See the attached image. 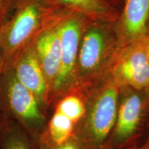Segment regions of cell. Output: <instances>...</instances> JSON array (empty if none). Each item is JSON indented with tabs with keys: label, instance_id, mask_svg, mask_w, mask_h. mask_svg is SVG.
Listing matches in <instances>:
<instances>
[{
	"label": "cell",
	"instance_id": "cell-19",
	"mask_svg": "<svg viewBox=\"0 0 149 149\" xmlns=\"http://www.w3.org/2000/svg\"><path fill=\"white\" fill-rule=\"evenodd\" d=\"M144 42H145V45H146L147 54H148V59H149V34L147 35L146 36L144 37Z\"/></svg>",
	"mask_w": 149,
	"mask_h": 149
},
{
	"label": "cell",
	"instance_id": "cell-17",
	"mask_svg": "<svg viewBox=\"0 0 149 149\" xmlns=\"http://www.w3.org/2000/svg\"><path fill=\"white\" fill-rule=\"evenodd\" d=\"M53 149H84L82 146L79 144L76 139L72 136L69 140L60 146L56 147Z\"/></svg>",
	"mask_w": 149,
	"mask_h": 149
},
{
	"label": "cell",
	"instance_id": "cell-2",
	"mask_svg": "<svg viewBox=\"0 0 149 149\" xmlns=\"http://www.w3.org/2000/svg\"><path fill=\"white\" fill-rule=\"evenodd\" d=\"M84 94L85 113L73 137L84 149H107L116 120L120 87L107 75Z\"/></svg>",
	"mask_w": 149,
	"mask_h": 149
},
{
	"label": "cell",
	"instance_id": "cell-3",
	"mask_svg": "<svg viewBox=\"0 0 149 149\" xmlns=\"http://www.w3.org/2000/svg\"><path fill=\"white\" fill-rule=\"evenodd\" d=\"M69 11L55 0H24L1 26L5 51V69L41 33ZM4 69V70H5Z\"/></svg>",
	"mask_w": 149,
	"mask_h": 149
},
{
	"label": "cell",
	"instance_id": "cell-4",
	"mask_svg": "<svg viewBox=\"0 0 149 149\" xmlns=\"http://www.w3.org/2000/svg\"><path fill=\"white\" fill-rule=\"evenodd\" d=\"M0 109L39 144L48 120L46 111L35 95L20 83L11 67L0 74Z\"/></svg>",
	"mask_w": 149,
	"mask_h": 149
},
{
	"label": "cell",
	"instance_id": "cell-16",
	"mask_svg": "<svg viewBox=\"0 0 149 149\" xmlns=\"http://www.w3.org/2000/svg\"><path fill=\"white\" fill-rule=\"evenodd\" d=\"M5 69V51L3 46V34L1 27H0V74Z\"/></svg>",
	"mask_w": 149,
	"mask_h": 149
},
{
	"label": "cell",
	"instance_id": "cell-8",
	"mask_svg": "<svg viewBox=\"0 0 149 149\" xmlns=\"http://www.w3.org/2000/svg\"><path fill=\"white\" fill-rule=\"evenodd\" d=\"M9 67L13 70L20 83L35 95L43 109L47 112L50 108L51 93L33 44L22 52Z\"/></svg>",
	"mask_w": 149,
	"mask_h": 149
},
{
	"label": "cell",
	"instance_id": "cell-1",
	"mask_svg": "<svg viewBox=\"0 0 149 149\" xmlns=\"http://www.w3.org/2000/svg\"><path fill=\"white\" fill-rule=\"evenodd\" d=\"M115 24L87 20L80 39L74 90L85 93L107 76L121 48Z\"/></svg>",
	"mask_w": 149,
	"mask_h": 149
},
{
	"label": "cell",
	"instance_id": "cell-11",
	"mask_svg": "<svg viewBox=\"0 0 149 149\" xmlns=\"http://www.w3.org/2000/svg\"><path fill=\"white\" fill-rule=\"evenodd\" d=\"M71 12L86 17L90 20L117 22L120 13L108 0H55Z\"/></svg>",
	"mask_w": 149,
	"mask_h": 149
},
{
	"label": "cell",
	"instance_id": "cell-20",
	"mask_svg": "<svg viewBox=\"0 0 149 149\" xmlns=\"http://www.w3.org/2000/svg\"><path fill=\"white\" fill-rule=\"evenodd\" d=\"M110 3H113L114 6H117V4H120V3H123L124 0H108Z\"/></svg>",
	"mask_w": 149,
	"mask_h": 149
},
{
	"label": "cell",
	"instance_id": "cell-15",
	"mask_svg": "<svg viewBox=\"0 0 149 149\" xmlns=\"http://www.w3.org/2000/svg\"><path fill=\"white\" fill-rule=\"evenodd\" d=\"M24 0H0V27L10 19Z\"/></svg>",
	"mask_w": 149,
	"mask_h": 149
},
{
	"label": "cell",
	"instance_id": "cell-9",
	"mask_svg": "<svg viewBox=\"0 0 149 149\" xmlns=\"http://www.w3.org/2000/svg\"><path fill=\"white\" fill-rule=\"evenodd\" d=\"M115 25L120 47L144 39L149 34V0H124Z\"/></svg>",
	"mask_w": 149,
	"mask_h": 149
},
{
	"label": "cell",
	"instance_id": "cell-7",
	"mask_svg": "<svg viewBox=\"0 0 149 149\" xmlns=\"http://www.w3.org/2000/svg\"><path fill=\"white\" fill-rule=\"evenodd\" d=\"M107 75L120 88L149 90V59L144 38L120 48Z\"/></svg>",
	"mask_w": 149,
	"mask_h": 149
},
{
	"label": "cell",
	"instance_id": "cell-18",
	"mask_svg": "<svg viewBox=\"0 0 149 149\" xmlns=\"http://www.w3.org/2000/svg\"><path fill=\"white\" fill-rule=\"evenodd\" d=\"M135 149H149V137L146 139V141L144 144H142L139 146H136Z\"/></svg>",
	"mask_w": 149,
	"mask_h": 149
},
{
	"label": "cell",
	"instance_id": "cell-14",
	"mask_svg": "<svg viewBox=\"0 0 149 149\" xmlns=\"http://www.w3.org/2000/svg\"><path fill=\"white\" fill-rule=\"evenodd\" d=\"M53 107L68 117L76 126L85 113V94L79 90H72L57 100Z\"/></svg>",
	"mask_w": 149,
	"mask_h": 149
},
{
	"label": "cell",
	"instance_id": "cell-22",
	"mask_svg": "<svg viewBox=\"0 0 149 149\" xmlns=\"http://www.w3.org/2000/svg\"><path fill=\"white\" fill-rule=\"evenodd\" d=\"M136 146H137V145H135V146H131V147H128V148H126L124 149H135Z\"/></svg>",
	"mask_w": 149,
	"mask_h": 149
},
{
	"label": "cell",
	"instance_id": "cell-23",
	"mask_svg": "<svg viewBox=\"0 0 149 149\" xmlns=\"http://www.w3.org/2000/svg\"><path fill=\"white\" fill-rule=\"evenodd\" d=\"M147 127L148 128V129H149V119H148V124H147Z\"/></svg>",
	"mask_w": 149,
	"mask_h": 149
},
{
	"label": "cell",
	"instance_id": "cell-5",
	"mask_svg": "<svg viewBox=\"0 0 149 149\" xmlns=\"http://www.w3.org/2000/svg\"><path fill=\"white\" fill-rule=\"evenodd\" d=\"M149 119V90L120 87L115 124L107 149H124L135 142Z\"/></svg>",
	"mask_w": 149,
	"mask_h": 149
},
{
	"label": "cell",
	"instance_id": "cell-21",
	"mask_svg": "<svg viewBox=\"0 0 149 149\" xmlns=\"http://www.w3.org/2000/svg\"><path fill=\"white\" fill-rule=\"evenodd\" d=\"M4 117H5V115L3 114V113L2 111H1V109H0V124H1V122L3 121V118H4Z\"/></svg>",
	"mask_w": 149,
	"mask_h": 149
},
{
	"label": "cell",
	"instance_id": "cell-12",
	"mask_svg": "<svg viewBox=\"0 0 149 149\" xmlns=\"http://www.w3.org/2000/svg\"><path fill=\"white\" fill-rule=\"evenodd\" d=\"M75 124L66 115L54 110L41 136L39 145L42 149H53L67 142L73 136Z\"/></svg>",
	"mask_w": 149,
	"mask_h": 149
},
{
	"label": "cell",
	"instance_id": "cell-6",
	"mask_svg": "<svg viewBox=\"0 0 149 149\" xmlns=\"http://www.w3.org/2000/svg\"><path fill=\"white\" fill-rule=\"evenodd\" d=\"M88 19L69 11L60 25L61 58L58 73L52 88L50 107L66 93L75 89V70L79 46Z\"/></svg>",
	"mask_w": 149,
	"mask_h": 149
},
{
	"label": "cell",
	"instance_id": "cell-13",
	"mask_svg": "<svg viewBox=\"0 0 149 149\" xmlns=\"http://www.w3.org/2000/svg\"><path fill=\"white\" fill-rule=\"evenodd\" d=\"M0 149H42L16 121L5 115L0 124Z\"/></svg>",
	"mask_w": 149,
	"mask_h": 149
},
{
	"label": "cell",
	"instance_id": "cell-10",
	"mask_svg": "<svg viewBox=\"0 0 149 149\" xmlns=\"http://www.w3.org/2000/svg\"><path fill=\"white\" fill-rule=\"evenodd\" d=\"M68 12L69 11H67L44 30L33 43L37 58L46 77L51 95L60 64L61 22Z\"/></svg>",
	"mask_w": 149,
	"mask_h": 149
}]
</instances>
